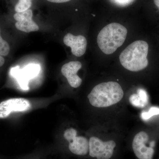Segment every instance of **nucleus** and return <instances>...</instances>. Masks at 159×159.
I'll use <instances>...</instances> for the list:
<instances>
[{"mask_svg": "<svg viewBox=\"0 0 159 159\" xmlns=\"http://www.w3.org/2000/svg\"><path fill=\"white\" fill-rule=\"evenodd\" d=\"M123 96L124 92L118 83L108 81L94 87L88 98L93 106L106 107L118 103L121 101Z\"/></svg>", "mask_w": 159, "mask_h": 159, "instance_id": "1", "label": "nucleus"}, {"mask_svg": "<svg viewBox=\"0 0 159 159\" xmlns=\"http://www.w3.org/2000/svg\"><path fill=\"white\" fill-rule=\"evenodd\" d=\"M148 45L146 42L138 40L129 45L122 51L119 60L123 67L132 72H138L147 67Z\"/></svg>", "mask_w": 159, "mask_h": 159, "instance_id": "2", "label": "nucleus"}, {"mask_svg": "<svg viewBox=\"0 0 159 159\" xmlns=\"http://www.w3.org/2000/svg\"><path fill=\"white\" fill-rule=\"evenodd\" d=\"M127 34V30L124 26L119 23H111L99 32L97 43L103 53L112 54L124 43Z\"/></svg>", "mask_w": 159, "mask_h": 159, "instance_id": "3", "label": "nucleus"}, {"mask_svg": "<svg viewBox=\"0 0 159 159\" xmlns=\"http://www.w3.org/2000/svg\"><path fill=\"white\" fill-rule=\"evenodd\" d=\"M116 146V142L112 140L103 142L97 137H92L89 140V153L97 159H110Z\"/></svg>", "mask_w": 159, "mask_h": 159, "instance_id": "4", "label": "nucleus"}, {"mask_svg": "<svg viewBox=\"0 0 159 159\" xmlns=\"http://www.w3.org/2000/svg\"><path fill=\"white\" fill-rule=\"evenodd\" d=\"M77 135V131L73 128L67 129L64 133L71 152L77 155H86L89 152V140L85 137Z\"/></svg>", "mask_w": 159, "mask_h": 159, "instance_id": "5", "label": "nucleus"}, {"mask_svg": "<svg viewBox=\"0 0 159 159\" xmlns=\"http://www.w3.org/2000/svg\"><path fill=\"white\" fill-rule=\"evenodd\" d=\"M148 134L144 131L137 134L133 139V149L139 159H152L154 150L151 147H147L146 144L148 140Z\"/></svg>", "mask_w": 159, "mask_h": 159, "instance_id": "6", "label": "nucleus"}, {"mask_svg": "<svg viewBox=\"0 0 159 159\" xmlns=\"http://www.w3.org/2000/svg\"><path fill=\"white\" fill-rule=\"evenodd\" d=\"M28 99L22 98H12L0 102V118L9 116L12 112L24 111L31 107Z\"/></svg>", "mask_w": 159, "mask_h": 159, "instance_id": "7", "label": "nucleus"}, {"mask_svg": "<svg viewBox=\"0 0 159 159\" xmlns=\"http://www.w3.org/2000/svg\"><path fill=\"white\" fill-rule=\"evenodd\" d=\"M32 16L33 13L31 9L16 12L13 16L14 19L16 21V28L20 31L26 33L39 31V27L33 20Z\"/></svg>", "mask_w": 159, "mask_h": 159, "instance_id": "8", "label": "nucleus"}, {"mask_svg": "<svg viewBox=\"0 0 159 159\" xmlns=\"http://www.w3.org/2000/svg\"><path fill=\"white\" fill-rule=\"evenodd\" d=\"M64 43L70 47L72 54L76 57H81L85 54L87 46L86 39L83 35H73L71 33L66 34L63 38Z\"/></svg>", "mask_w": 159, "mask_h": 159, "instance_id": "9", "label": "nucleus"}, {"mask_svg": "<svg viewBox=\"0 0 159 159\" xmlns=\"http://www.w3.org/2000/svg\"><path fill=\"white\" fill-rule=\"evenodd\" d=\"M81 67V62L72 61L64 65L61 68V74L67 80L70 85L74 88L79 87L82 83V79L77 74Z\"/></svg>", "mask_w": 159, "mask_h": 159, "instance_id": "10", "label": "nucleus"}, {"mask_svg": "<svg viewBox=\"0 0 159 159\" xmlns=\"http://www.w3.org/2000/svg\"><path fill=\"white\" fill-rule=\"evenodd\" d=\"M40 69L39 65L30 64L20 70H17L18 80L22 88L24 90L29 89L28 81L38 75Z\"/></svg>", "mask_w": 159, "mask_h": 159, "instance_id": "11", "label": "nucleus"}, {"mask_svg": "<svg viewBox=\"0 0 159 159\" xmlns=\"http://www.w3.org/2000/svg\"><path fill=\"white\" fill-rule=\"evenodd\" d=\"M32 0H19L16 5L15 10L16 12H20L29 9L32 5Z\"/></svg>", "mask_w": 159, "mask_h": 159, "instance_id": "12", "label": "nucleus"}, {"mask_svg": "<svg viewBox=\"0 0 159 159\" xmlns=\"http://www.w3.org/2000/svg\"><path fill=\"white\" fill-rule=\"evenodd\" d=\"M129 100L131 104L136 107H143L147 104V103L143 101L138 94H134L131 95Z\"/></svg>", "mask_w": 159, "mask_h": 159, "instance_id": "13", "label": "nucleus"}, {"mask_svg": "<svg viewBox=\"0 0 159 159\" xmlns=\"http://www.w3.org/2000/svg\"><path fill=\"white\" fill-rule=\"evenodd\" d=\"M10 51V47L9 43L5 40L1 35L0 29V55L6 56L8 55Z\"/></svg>", "mask_w": 159, "mask_h": 159, "instance_id": "14", "label": "nucleus"}, {"mask_svg": "<svg viewBox=\"0 0 159 159\" xmlns=\"http://www.w3.org/2000/svg\"><path fill=\"white\" fill-rule=\"evenodd\" d=\"M159 114V108L157 107H151L147 112H144L142 114V118L143 120H148L151 117L155 115Z\"/></svg>", "mask_w": 159, "mask_h": 159, "instance_id": "15", "label": "nucleus"}, {"mask_svg": "<svg viewBox=\"0 0 159 159\" xmlns=\"http://www.w3.org/2000/svg\"><path fill=\"white\" fill-rule=\"evenodd\" d=\"M111 2L119 7H124L132 4L135 0H110Z\"/></svg>", "mask_w": 159, "mask_h": 159, "instance_id": "16", "label": "nucleus"}, {"mask_svg": "<svg viewBox=\"0 0 159 159\" xmlns=\"http://www.w3.org/2000/svg\"><path fill=\"white\" fill-rule=\"evenodd\" d=\"M48 2H51L55 3H61L67 2L71 0H47Z\"/></svg>", "mask_w": 159, "mask_h": 159, "instance_id": "17", "label": "nucleus"}, {"mask_svg": "<svg viewBox=\"0 0 159 159\" xmlns=\"http://www.w3.org/2000/svg\"><path fill=\"white\" fill-rule=\"evenodd\" d=\"M5 59L2 56L0 55V67L2 66L5 63Z\"/></svg>", "mask_w": 159, "mask_h": 159, "instance_id": "18", "label": "nucleus"}, {"mask_svg": "<svg viewBox=\"0 0 159 159\" xmlns=\"http://www.w3.org/2000/svg\"><path fill=\"white\" fill-rule=\"evenodd\" d=\"M156 6L159 9V0H153Z\"/></svg>", "mask_w": 159, "mask_h": 159, "instance_id": "19", "label": "nucleus"}]
</instances>
